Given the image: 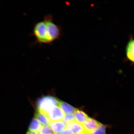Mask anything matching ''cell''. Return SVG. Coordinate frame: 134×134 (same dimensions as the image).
<instances>
[{
  "label": "cell",
  "mask_w": 134,
  "mask_h": 134,
  "mask_svg": "<svg viewBox=\"0 0 134 134\" xmlns=\"http://www.w3.org/2000/svg\"><path fill=\"white\" fill-rule=\"evenodd\" d=\"M62 33L61 27L54 22L52 15L48 14L43 20L35 23L31 35L35 37L37 43L51 45L60 40Z\"/></svg>",
  "instance_id": "1"
},
{
  "label": "cell",
  "mask_w": 134,
  "mask_h": 134,
  "mask_svg": "<svg viewBox=\"0 0 134 134\" xmlns=\"http://www.w3.org/2000/svg\"><path fill=\"white\" fill-rule=\"evenodd\" d=\"M60 100L55 97L44 96L40 98L37 103L38 111L47 115L48 112L55 106H59Z\"/></svg>",
  "instance_id": "2"
},
{
  "label": "cell",
  "mask_w": 134,
  "mask_h": 134,
  "mask_svg": "<svg viewBox=\"0 0 134 134\" xmlns=\"http://www.w3.org/2000/svg\"><path fill=\"white\" fill-rule=\"evenodd\" d=\"M65 115L63 110L58 106L53 107L47 114L50 122L62 121Z\"/></svg>",
  "instance_id": "3"
},
{
  "label": "cell",
  "mask_w": 134,
  "mask_h": 134,
  "mask_svg": "<svg viewBox=\"0 0 134 134\" xmlns=\"http://www.w3.org/2000/svg\"><path fill=\"white\" fill-rule=\"evenodd\" d=\"M101 123L94 119L90 118L88 119L83 125L85 133L90 134L99 126Z\"/></svg>",
  "instance_id": "4"
},
{
  "label": "cell",
  "mask_w": 134,
  "mask_h": 134,
  "mask_svg": "<svg viewBox=\"0 0 134 134\" xmlns=\"http://www.w3.org/2000/svg\"><path fill=\"white\" fill-rule=\"evenodd\" d=\"M48 125L54 134H61L66 128V124L62 121H51Z\"/></svg>",
  "instance_id": "5"
},
{
  "label": "cell",
  "mask_w": 134,
  "mask_h": 134,
  "mask_svg": "<svg viewBox=\"0 0 134 134\" xmlns=\"http://www.w3.org/2000/svg\"><path fill=\"white\" fill-rule=\"evenodd\" d=\"M66 125L67 128L71 129L75 134L85 133L83 125L75 120L67 124Z\"/></svg>",
  "instance_id": "6"
},
{
  "label": "cell",
  "mask_w": 134,
  "mask_h": 134,
  "mask_svg": "<svg viewBox=\"0 0 134 134\" xmlns=\"http://www.w3.org/2000/svg\"><path fill=\"white\" fill-rule=\"evenodd\" d=\"M73 114L74 115L75 121L82 125L84 123L89 117L84 112L76 108Z\"/></svg>",
  "instance_id": "7"
},
{
  "label": "cell",
  "mask_w": 134,
  "mask_h": 134,
  "mask_svg": "<svg viewBox=\"0 0 134 134\" xmlns=\"http://www.w3.org/2000/svg\"><path fill=\"white\" fill-rule=\"evenodd\" d=\"M134 40L131 37L126 48V55L127 58L132 63L134 62Z\"/></svg>",
  "instance_id": "8"
},
{
  "label": "cell",
  "mask_w": 134,
  "mask_h": 134,
  "mask_svg": "<svg viewBox=\"0 0 134 134\" xmlns=\"http://www.w3.org/2000/svg\"><path fill=\"white\" fill-rule=\"evenodd\" d=\"M59 106L63 113L66 114L73 113L75 108L66 102L60 101Z\"/></svg>",
  "instance_id": "9"
},
{
  "label": "cell",
  "mask_w": 134,
  "mask_h": 134,
  "mask_svg": "<svg viewBox=\"0 0 134 134\" xmlns=\"http://www.w3.org/2000/svg\"><path fill=\"white\" fill-rule=\"evenodd\" d=\"M35 118H36L43 125H49L50 122L47 116L44 114L38 111L35 114Z\"/></svg>",
  "instance_id": "10"
},
{
  "label": "cell",
  "mask_w": 134,
  "mask_h": 134,
  "mask_svg": "<svg viewBox=\"0 0 134 134\" xmlns=\"http://www.w3.org/2000/svg\"><path fill=\"white\" fill-rule=\"evenodd\" d=\"M41 127V124L37 119L35 117L33 119L30 123L29 130L38 133Z\"/></svg>",
  "instance_id": "11"
},
{
  "label": "cell",
  "mask_w": 134,
  "mask_h": 134,
  "mask_svg": "<svg viewBox=\"0 0 134 134\" xmlns=\"http://www.w3.org/2000/svg\"><path fill=\"white\" fill-rule=\"evenodd\" d=\"M106 126L102 124L90 134H105Z\"/></svg>",
  "instance_id": "12"
},
{
  "label": "cell",
  "mask_w": 134,
  "mask_h": 134,
  "mask_svg": "<svg viewBox=\"0 0 134 134\" xmlns=\"http://www.w3.org/2000/svg\"><path fill=\"white\" fill-rule=\"evenodd\" d=\"M39 134H50L54 133L49 125H43L38 132Z\"/></svg>",
  "instance_id": "13"
},
{
  "label": "cell",
  "mask_w": 134,
  "mask_h": 134,
  "mask_svg": "<svg viewBox=\"0 0 134 134\" xmlns=\"http://www.w3.org/2000/svg\"><path fill=\"white\" fill-rule=\"evenodd\" d=\"M63 120L66 124L75 121V120L74 114L73 113L66 114L65 115Z\"/></svg>",
  "instance_id": "14"
},
{
  "label": "cell",
  "mask_w": 134,
  "mask_h": 134,
  "mask_svg": "<svg viewBox=\"0 0 134 134\" xmlns=\"http://www.w3.org/2000/svg\"><path fill=\"white\" fill-rule=\"evenodd\" d=\"M61 134H74V132L71 129L69 128H66L64 130Z\"/></svg>",
  "instance_id": "15"
},
{
  "label": "cell",
  "mask_w": 134,
  "mask_h": 134,
  "mask_svg": "<svg viewBox=\"0 0 134 134\" xmlns=\"http://www.w3.org/2000/svg\"><path fill=\"white\" fill-rule=\"evenodd\" d=\"M26 134H39V133H37V132H33L29 130Z\"/></svg>",
  "instance_id": "16"
},
{
  "label": "cell",
  "mask_w": 134,
  "mask_h": 134,
  "mask_svg": "<svg viewBox=\"0 0 134 134\" xmlns=\"http://www.w3.org/2000/svg\"><path fill=\"white\" fill-rule=\"evenodd\" d=\"M87 134L86 133H80V134Z\"/></svg>",
  "instance_id": "17"
},
{
  "label": "cell",
  "mask_w": 134,
  "mask_h": 134,
  "mask_svg": "<svg viewBox=\"0 0 134 134\" xmlns=\"http://www.w3.org/2000/svg\"><path fill=\"white\" fill-rule=\"evenodd\" d=\"M50 134H54V133Z\"/></svg>",
  "instance_id": "18"
}]
</instances>
